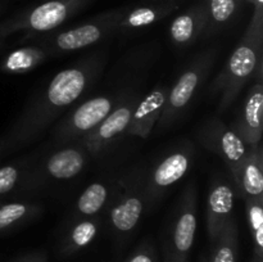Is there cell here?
<instances>
[{"mask_svg": "<svg viewBox=\"0 0 263 262\" xmlns=\"http://www.w3.org/2000/svg\"><path fill=\"white\" fill-rule=\"evenodd\" d=\"M244 202L254 243V254L263 258V198H246Z\"/></svg>", "mask_w": 263, "mask_h": 262, "instance_id": "25", "label": "cell"}, {"mask_svg": "<svg viewBox=\"0 0 263 262\" xmlns=\"http://www.w3.org/2000/svg\"><path fill=\"white\" fill-rule=\"evenodd\" d=\"M180 5H181L180 0H170V2L148 3L133 9L130 8L125 17L121 20L117 31L133 32V31L143 30L164 20L171 13L176 12Z\"/></svg>", "mask_w": 263, "mask_h": 262, "instance_id": "17", "label": "cell"}, {"mask_svg": "<svg viewBox=\"0 0 263 262\" xmlns=\"http://www.w3.org/2000/svg\"><path fill=\"white\" fill-rule=\"evenodd\" d=\"M207 26V9L204 0L193 4L185 12L177 15L170 26V38L179 48L194 44L200 36H203Z\"/></svg>", "mask_w": 263, "mask_h": 262, "instance_id": "16", "label": "cell"}, {"mask_svg": "<svg viewBox=\"0 0 263 262\" xmlns=\"http://www.w3.org/2000/svg\"><path fill=\"white\" fill-rule=\"evenodd\" d=\"M22 169L21 164L12 163L0 167V195L8 194L20 182Z\"/></svg>", "mask_w": 263, "mask_h": 262, "instance_id": "26", "label": "cell"}, {"mask_svg": "<svg viewBox=\"0 0 263 262\" xmlns=\"http://www.w3.org/2000/svg\"><path fill=\"white\" fill-rule=\"evenodd\" d=\"M12 262H49V258L45 251H31L21 254Z\"/></svg>", "mask_w": 263, "mask_h": 262, "instance_id": "28", "label": "cell"}, {"mask_svg": "<svg viewBox=\"0 0 263 262\" xmlns=\"http://www.w3.org/2000/svg\"><path fill=\"white\" fill-rule=\"evenodd\" d=\"M235 192L243 199L263 198V152L261 143L249 146L246 157L233 175Z\"/></svg>", "mask_w": 263, "mask_h": 262, "instance_id": "15", "label": "cell"}, {"mask_svg": "<svg viewBox=\"0 0 263 262\" xmlns=\"http://www.w3.org/2000/svg\"><path fill=\"white\" fill-rule=\"evenodd\" d=\"M159 2H170V0H141V3H144V4H148V3H159ZM180 2H182V0H180Z\"/></svg>", "mask_w": 263, "mask_h": 262, "instance_id": "29", "label": "cell"}, {"mask_svg": "<svg viewBox=\"0 0 263 262\" xmlns=\"http://www.w3.org/2000/svg\"><path fill=\"white\" fill-rule=\"evenodd\" d=\"M128 9L130 7L125 5V7L107 10L68 30L44 35L39 40L37 45L50 50L53 55L71 53V51L91 46L116 32L118 30L121 20L125 17Z\"/></svg>", "mask_w": 263, "mask_h": 262, "instance_id": "4", "label": "cell"}, {"mask_svg": "<svg viewBox=\"0 0 263 262\" xmlns=\"http://www.w3.org/2000/svg\"><path fill=\"white\" fill-rule=\"evenodd\" d=\"M102 68L100 57H87L58 72L45 89L27 103L12 127L0 139L5 153L25 148L37 140L91 86Z\"/></svg>", "mask_w": 263, "mask_h": 262, "instance_id": "1", "label": "cell"}, {"mask_svg": "<svg viewBox=\"0 0 263 262\" xmlns=\"http://www.w3.org/2000/svg\"><path fill=\"white\" fill-rule=\"evenodd\" d=\"M3 154H5V151H4V146H3V144L0 143V158L3 157Z\"/></svg>", "mask_w": 263, "mask_h": 262, "instance_id": "32", "label": "cell"}, {"mask_svg": "<svg viewBox=\"0 0 263 262\" xmlns=\"http://www.w3.org/2000/svg\"><path fill=\"white\" fill-rule=\"evenodd\" d=\"M109 195V189L105 184L95 181L82 192L76 202V212L80 217H94L105 205Z\"/></svg>", "mask_w": 263, "mask_h": 262, "instance_id": "24", "label": "cell"}, {"mask_svg": "<svg viewBox=\"0 0 263 262\" xmlns=\"http://www.w3.org/2000/svg\"><path fill=\"white\" fill-rule=\"evenodd\" d=\"M211 258L208 262H238L239 228L235 217H231L221 230L216 240L211 243Z\"/></svg>", "mask_w": 263, "mask_h": 262, "instance_id": "23", "label": "cell"}, {"mask_svg": "<svg viewBox=\"0 0 263 262\" xmlns=\"http://www.w3.org/2000/svg\"><path fill=\"white\" fill-rule=\"evenodd\" d=\"M199 262H208V258L205 256H202V257H200V261Z\"/></svg>", "mask_w": 263, "mask_h": 262, "instance_id": "33", "label": "cell"}, {"mask_svg": "<svg viewBox=\"0 0 263 262\" xmlns=\"http://www.w3.org/2000/svg\"><path fill=\"white\" fill-rule=\"evenodd\" d=\"M215 59L216 50L210 49L194 57L193 61L185 67L184 71L177 77L174 86L168 90L161 117L157 122L159 130H166L179 120L198 90L210 76Z\"/></svg>", "mask_w": 263, "mask_h": 262, "instance_id": "5", "label": "cell"}, {"mask_svg": "<svg viewBox=\"0 0 263 262\" xmlns=\"http://www.w3.org/2000/svg\"><path fill=\"white\" fill-rule=\"evenodd\" d=\"M235 194V188L231 186L226 180L218 179L211 182L205 212L207 234L211 243L216 240L221 230L233 217Z\"/></svg>", "mask_w": 263, "mask_h": 262, "instance_id": "12", "label": "cell"}, {"mask_svg": "<svg viewBox=\"0 0 263 262\" xmlns=\"http://www.w3.org/2000/svg\"><path fill=\"white\" fill-rule=\"evenodd\" d=\"M207 26L203 35L212 36L226 27L238 14L243 0H204Z\"/></svg>", "mask_w": 263, "mask_h": 262, "instance_id": "21", "label": "cell"}, {"mask_svg": "<svg viewBox=\"0 0 263 262\" xmlns=\"http://www.w3.org/2000/svg\"><path fill=\"white\" fill-rule=\"evenodd\" d=\"M244 3H249V4H252V5H254V4H257V3H262L263 0H243Z\"/></svg>", "mask_w": 263, "mask_h": 262, "instance_id": "31", "label": "cell"}, {"mask_svg": "<svg viewBox=\"0 0 263 262\" xmlns=\"http://www.w3.org/2000/svg\"><path fill=\"white\" fill-rule=\"evenodd\" d=\"M115 98L98 95L68 112L54 127L53 139L58 145L74 144L79 139L97 127L115 107Z\"/></svg>", "mask_w": 263, "mask_h": 262, "instance_id": "7", "label": "cell"}, {"mask_svg": "<svg viewBox=\"0 0 263 262\" xmlns=\"http://www.w3.org/2000/svg\"><path fill=\"white\" fill-rule=\"evenodd\" d=\"M99 221L95 217L77 220L63 235L61 241V252L64 256H72L89 247L99 233Z\"/></svg>", "mask_w": 263, "mask_h": 262, "instance_id": "20", "label": "cell"}, {"mask_svg": "<svg viewBox=\"0 0 263 262\" xmlns=\"http://www.w3.org/2000/svg\"><path fill=\"white\" fill-rule=\"evenodd\" d=\"M41 213L36 203L12 202L0 204V235L26 225Z\"/></svg>", "mask_w": 263, "mask_h": 262, "instance_id": "22", "label": "cell"}, {"mask_svg": "<svg viewBox=\"0 0 263 262\" xmlns=\"http://www.w3.org/2000/svg\"><path fill=\"white\" fill-rule=\"evenodd\" d=\"M198 193L187 184L177 203L164 240V262H187L198 225Z\"/></svg>", "mask_w": 263, "mask_h": 262, "instance_id": "6", "label": "cell"}, {"mask_svg": "<svg viewBox=\"0 0 263 262\" xmlns=\"http://www.w3.org/2000/svg\"><path fill=\"white\" fill-rule=\"evenodd\" d=\"M139 100L140 97L138 95H128L125 99L120 100V103L115 104L107 117L97 127L79 139L74 144L82 146L89 156L99 154L100 152L107 149L113 141L117 140L122 134L127 131L131 116Z\"/></svg>", "mask_w": 263, "mask_h": 262, "instance_id": "8", "label": "cell"}, {"mask_svg": "<svg viewBox=\"0 0 263 262\" xmlns=\"http://www.w3.org/2000/svg\"><path fill=\"white\" fill-rule=\"evenodd\" d=\"M51 55V51L41 45L22 46L5 54L0 62V71L12 74L26 73L40 66Z\"/></svg>", "mask_w": 263, "mask_h": 262, "instance_id": "19", "label": "cell"}, {"mask_svg": "<svg viewBox=\"0 0 263 262\" xmlns=\"http://www.w3.org/2000/svg\"><path fill=\"white\" fill-rule=\"evenodd\" d=\"M146 202L144 177L121 182V192L116 194L109 210L113 230L117 234L131 233L138 226Z\"/></svg>", "mask_w": 263, "mask_h": 262, "instance_id": "10", "label": "cell"}, {"mask_svg": "<svg viewBox=\"0 0 263 262\" xmlns=\"http://www.w3.org/2000/svg\"><path fill=\"white\" fill-rule=\"evenodd\" d=\"M262 115L263 85L262 81H257L249 90L239 110L236 122L233 126L247 146H253L261 143L263 133Z\"/></svg>", "mask_w": 263, "mask_h": 262, "instance_id": "13", "label": "cell"}, {"mask_svg": "<svg viewBox=\"0 0 263 262\" xmlns=\"http://www.w3.org/2000/svg\"><path fill=\"white\" fill-rule=\"evenodd\" d=\"M249 262H263V258H262V257H258V256H256V254H254L253 258H252Z\"/></svg>", "mask_w": 263, "mask_h": 262, "instance_id": "30", "label": "cell"}, {"mask_svg": "<svg viewBox=\"0 0 263 262\" xmlns=\"http://www.w3.org/2000/svg\"><path fill=\"white\" fill-rule=\"evenodd\" d=\"M125 262H158V257L153 244L145 241L139 246Z\"/></svg>", "mask_w": 263, "mask_h": 262, "instance_id": "27", "label": "cell"}, {"mask_svg": "<svg viewBox=\"0 0 263 262\" xmlns=\"http://www.w3.org/2000/svg\"><path fill=\"white\" fill-rule=\"evenodd\" d=\"M197 136L205 149L216 153L226 162L231 175L236 171L249 148L233 125L228 126L220 118L204 121L198 128Z\"/></svg>", "mask_w": 263, "mask_h": 262, "instance_id": "9", "label": "cell"}, {"mask_svg": "<svg viewBox=\"0 0 263 262\" xmlns=\"http://www.w3.org/2000/svg\"><path fill=\"white\" fill-rule=\"evenodd\" d=\"M89 154L82 146L73 144L57 151L45 162V174L57 180H68L84 170Z\"/></svg>", "mask_w": 263, "mask_h": 262, "instance_id": "18", "label": "cell"}, {"mask_svg": "<svg viewBox=\"0 0 263 262\" xmlns=\"http://www.w3.org/2000/svg\"><path fill=\"white\" fill-rule=\"evenodd\" d=\"M0 204H2V203H0Z\"/></svg>", "mask_w": 263, "mask_h": 262, "instance_id": "34", "label": "cell"}, {"mask_svg": "<svg viewBox=\"0 0 263 262\" xmlns=\"http://www.w3.org/2000/svg\"><path fill=\"white\" fill-rule=\"evenodd\" d=\"M94 0H45L0 22V41L17 32H25L23 41L37 33L54 31L84 10Z\"/></svg>", "mask_w": 263, "mask_h": 262, "instance_id": "3", "label": "cell"}, {"mask_svg": "<svg viewBox=\"0 0 263 262\" xmlns=\"http://www.w3.org/2000/svg\"><path fill=\"white\" fill-rule=\"evenodd\" d=\"M167 94L168 89L164 85H157L149 94L141 98L134 109L126 134L130 136L148 139L161 117Z\"/></svg>", "mask_w": 263, "mask_h": 262, "instance_id": "14", "label": "cell"}, {"mask_svg": "<svg viewBox=\"0 0 263 262\" xmlns=\"http://www.w3.org/2000/svg\"><path fill=\"white\" fill-rule=\"evenodd\" d=\"M263 61V2L253 5V14L210 92L218 97V112H226Z\"/></svg>", "mask_w": 263, "mask_h": 262, "instance_id": "2", "label": "cell"}, {"mask_svg": "<svg viewBox=\"0 0 263 262\" xmlns=\"http://www.w3.org/2000/svg\"><path fill=\"white\" fill-rule=\"evenodd\" d=\"M193 163V149L181 146L162 157L146 176H144L146 200H157L172 185L186 175Z\"/></svg>", "mask_w": 263, "mask_h": 262, "instance_id": "11", "label": "cell"}]
</instances>
